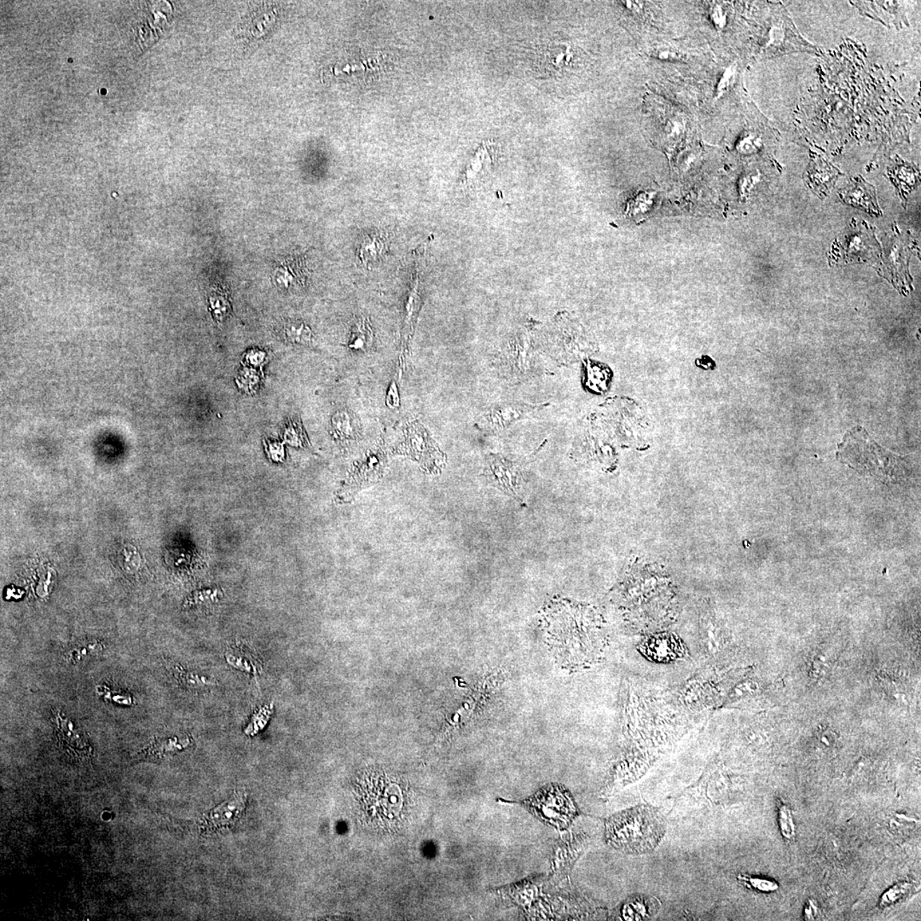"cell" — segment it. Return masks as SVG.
Masks as SVG:
<instances>
[{
  "instance_id": "obj_21",
  "label": "cell",
  "mask_w": 921,
  "mask_h": 921,
  "mask_svg": "<svg viewBox=\"0 0 921 921\" xmlns=\"http://www.w3.org/2000/svg\"><path fill=\"white\" fill-rule=\"evenodd\" d=\"M650 56L666 62H685L687 55L670 44H657L650 50Z\"/></svg>"
},
{
  "instance_id": "obj_9",
  "label": "cell",
  "mask_w": 921,
  "mask_h": 921,
  "mask_svg": "<svg viewBox=\"0 0 921 921\" xmlns=\"http://www.w3.org/2000/svg\"><path fill=\"white\" fill-rule=\"evenodd\" d=\"M385 464L386 457L382 450L379 449L375 452L369 453L365 459L354 466L353 472L347 481L349 492L353 491L354 494L363 486L372 483L381 478Z\"/></svg>"
},
{
  "instance_id": "obj_34",
  "label": "cell",
  "mask_w": 921,
  "mask_h": 921,
  "mask_svg": "<svg viewBox=\"0 0 921 921\" xmlns=\"http://www.w3.org/2000/svg\"><path fill=\"white\" fill-rule=\"evenodd\" d=\"M395 391H396V386H395V387H394V385H393L392 386H391V389H390L389 393V401H389V402H387V404H389L390 406H392V405H393V406H395V405H396V403H397V404H398V402H397V401H395V398H396L397 401H398V396H397V394H395Z\"/></svg>"
},
{
  "instance_id": "obj_30",
  "label": "cell",
  "mask_w": 921,
  "mask_h": 921,
  "mask_svg": "<svg viewBox=\"0 0 921 921\" xmlns=\"http://www.w3.org/2000/svg\"><path fill=\"white\" fill-rule=\"evenodd\" d=\"M779 817H780V827L782 835L786 839H793L795 835V826L793 823L792 813L788 806L781 805L779 809Z\"/></svg>"
},
{
  "instance_id": "obj_5",
  "label": "cell",
  "mask_w": 921,
  "mask_h": 921,
  "mask_svg": "<svg viewBox=\"0 0 921 921\" xmlns=\"http://www.w3.org/2000/svg\"><path fill=\"white\" fill-rule=\"evenodd\" d=\"M397 452L413 457L429 473H438L444 467V454L431 440L424 426L417 422L406 426L405 441L399 446Z\"/></svg>"
},
{
  "instance_id": "obj_25",
  "label": "cell",
  "mask_w": 921,
  "mask_h": 921,
  "mask_svg": "<svg viewBox=\"0 0 921 921\" xmlns=\"http://www.w3.org/2000/svg\"><path fill=\"white\" fill-rule=\"evenodd\" d=\"M286 335L290 342L307 345L312 342V333L303 323H290L286 328Z\"/></svg>"
},
{
  "instance_id": "obj_1",
  "label": "cell",
  "mask_w": 921,
  "mask_h": 921,
  "mask_svg": "<svg viewBox=\"0 0 921 921\" xmlns=\"http://www.w3.org/2000/svg\"><path fill=\"white\" fill-rule=\"evenodd\" d=\"M545 639L553 656L567 670L598 661L605 645L602 620L591 608L560 600L545 608Z\"/></svg>"
},
{
  "instance_id": "obj_14",
  "label": "cell",
  "mask_w": 921,
  "mask_h": 921,
  "mask_svg": "<svg viewBox=\"0 0 921 921\" xmlns=\"http://www.w3.org/2000/svg\"><path fill=\"white\" fill-rule=\"evenodd\" d=\"M332 429L340 441H354L361 436V428L357 417L344 410L338 411L332 418Z\"/></svg>"
},
{
  "instance_id": "obj_6",
  "label": "cell",
  "mask_w": 921,
  "mask_h": 921,
  "mask_svg": "<svg viewBox=\"0 0 921 921\" xmlns=\"http://www.w3.org/2000/svg\"><path fill=\"white\" fill-rule=\"evenodd\" d=\"M246 806V794L243 792L236 793L203 817L201 822V829L208 833L231 828L243 816Z\"/></svg>"
},
{
  "instance_id": "obj_32",
  "label": "cell",
  "mask_w": 921,
  "mask_h": 921,
  "mask_svg": "<svg viewBox=\"0 0 921 921\" xmlns=\"http://www.w3.org/2000/svg\"><path fill=\"white\" fill-rule=\"evenodd\" d=\"M219 592L217 590H208L195 593L191 600L193 604L210 603L215 602L218 598Z\"/></svg>"
},
{
  "instance_id": "obj_33",
  "label": "cell",
  "mask_w": 921,
  "mask_h": 921,
  "mask_svg": "<svg viewBox=\"0 0 921 921\" xmlns=\"http://www.w3.org/2000/svg\"><path fill=\"white\" fill-rule=\"evenodd\" d=\"M628 9L636 14L641 13L644 9V2L643 1H624L622 2Z\"/></svg>"
},
{
  "instance_id": "obj_18",
  "label": "cell",
  "mask_w": 921,
  "mask_h": 921,
  "mask_svg": "<svg viewBox=\"0 0 921 921\" xmlns=\"http://www.w3.org/2000/svg\"><path fill=\"white\" fill-rule=\"evenodd\" d=\"M227 659L230 665L246 673L257 675L260 671V665L255 656L250 651L245 650L243 646L236 647L232 648L231 651H228Z\"/></svg>"
},
{
  "instance_id": "obj_35",
  "label": "cell",
  "mask_w": 921,
  "mask_h": 921,
  "mask_svg": "<svg viewBox=\"0 0 921 921\" xmlns=\"http://www.w3.org/2000/svg\"><path fill=\"white\" fill-rule=\"evenodd\" d=\"M814 909H816V908L815 906H813V905L812 904L809 905V909H806L805 914L806 916L809 917L808 918L809 920H812V917H813L812 913H814V914H816V912H813Z\"/></svg>"
},
{
  "instance_id": "obj_28",
  "label": "cell",
  "mask_w": 921,
  "mask_h": 921,
  "mask_svg": "<svg viewBox=\"0 0 921 921\" xmlns=\"http://www.w3.org/2000/svg\"><path fill=\"white\" fill-rule=\"evenodd\" d=\"M710 19L718 30H723L728 23L729 14L725 6L721 2L711 3L709 11Z\"/></svg>"
},
{
  "instance_id": "obj_22",
  "label": "cell",
  "mask_w": 921,
  "mask_h": 921,
  "mask_svg": "<svg viewBox=\"0 0 921 921\" xmlns=\"http://www.w3.org/2000/svg\"><path fill=\"white\" fill-rule=\"evenodd\" d=\"M737 78V65H731L723 71L719 81L718 82L716 93H715V100H719L725 96L732 89Z\"/></svg>"
},
{
  "instance_id": "obj_8",
  "label": "cell",
  "mask_w": 921,
  "mask_h": 921,
  "mask_svg": "<svg viewBox=\"0 0 921 921\" xmlns=\"http://www.w3.org/2000/svg\"><path fill=\"white\" fill-rule=\"evenodd\" d=\"M642 654L651 661L669 663L681 659L685 654V648L677 636L662 633L647 638L640 647Z\"/></svg>"
},
{
  "instance_id": "obj_15",
  "label": "cell",
  "mask_w": 921,
  "mask_h": 921,
  "mask_svg": "<svg viewBox=\"0 0 921 921\" xmlns=\"http://www.w3.org/2000/svg\"><path fill=\"white\" fill-rule=\"evenodd\" d=\"M375 335L372 326L366 318L356 319L351 328L349 349L368 353L373 349Z\"/></svg>"
},
{
  "instance_id": "obj_4",
  "label": "cell",
  "mask_w": 921,
  "mask_h": 921,
  "mask_svg": "<svg viewBox=\"0 0 921 921\" xmlns=\"http://www.w3.org/2000/svg\"><path fill=\"white\" fill-rule=\"evenodd\" d=\"M533 815L553 827L563 828L577 815V808L570 793L563 786L549 785L525 802Z\"/></svg>"
},
{
  "instance_id": "obj_10",
  "label": "cell",
  "mask_w": 921,
  "mask_h": 921,
  "mask_svg": "<svg viewBox=\"0 0 921 921\" xmlns=\"http://www.w3.org/2000/svg\"><path fill=\"white\" fill-rule=\"evenodd\" d=\"M488 472L490 480L508 495L518 497L520 492V472L515 465L499 457H490Z\"/></svg>"
},
{
  "instance_id": "obj_11",
  "label": "cell",
  "mask_w": 921,
  "mask_h": 921,
  "mask_svg": "<svg viewBox=\"0 0 921 921\" xmlns=\"http://www.w3.org/2000/svg\"><path fill=\"white\" fill-rule=\"evenodd\" d=\"M765 49L774 50V53H784L786 51L788 53L790 44L794 50H803L804 46L807 48V43L798 36L796 29H794L792 22L789 18H784L781 23H777L769 27L768 34L766 35ZM793 51V50H792Z\"/></svg>"
},
{
  "instance_id": "obj_13",
  "label": "cell",
  "mask_w": 921,
  "mask_h": 921,
  "mask_svg": "<svg viewBox=\"0 0 921 921\" xmlns=\"http://www.w3.org/2000/svg\"><path fill=\"white\" fill-rule=\"evenodd\" d=\"M420 288V278H419V271L417 270V271H415L405 307L402 345L404 349L409 345V341L413 334L415 324H416L418 312L420 311L422 305Z\"/></svg>"
},
{
  "instance_id": "obj_19",
  "label": "cell",
  "mask_w": 921,
  "mask_h": 921,
  "mask_svg": "<svg viewBox=\"0 0 921 921\" xmlns=\"http://www.w3.org/2000/svg\"><path fill=\"white\" fill-rule=\"evenodd\" d=\"M655 910L656 905H650V899L638 897L626 905V920H643L654 914Z\"/></svg>"
},
{
  "instance_id": "obj_24",
  "label": "cell",
  "mask_w": 921,
  "mask_h": 921,
  "mask_svg": "<svg viewBox=\"0 0 921 921\" xmlns=\"http://www.w3.org/2000/svg\"><path fill=\"white\" fill-rule=\"evenodd\" d=\"M177 671V680H179V682L181 683L182 685L184 686L185 687H187V689H191V690L203 689L204 687H208L215 685V683L211 682L210 680H208L204 677H200V675L191 673V671H185L184 669H182V668H180V669Z\"/></svg>"
},
{
  "instance_id": "obj_2",
  "label": "cell",
  "mask_w": 921,
  "mask_h": 921,
  "mask_svg": "<svg viewBox=\"0 0 921 921\" xmlns=\"http://www.w3.org/2000/svg\"><path fill=\"white\" fill-rule=\"evenodd\" d=\"M666 821L657 809L642 805L608 819V843L619 851L640 855L653 852L666 833Z\"/></svg>"
},
{
  "instance_id": "obj_23",
  "label": "cell",
  "mask_w": 921,
  "mask_h": 921,
  "mask_svg": "<svg viewBox=\"0 0 921 921\" xmlns=\"http://www.w3.org/2000/svg\"><path fill=\"white\" fill-rule=\"evenodd\" d=\"M272 713H274V706L272 705L264 706L263 708L256 711L255 714L251 719V722L248 723L247 728L245 729L244 732L248 735H250V737L259 733L260 730H262L264 728V726L267 725L268 721L270 720Z\"/></svg>"
},
{
  "instance_id": "obj_3",
  "label": "cell",
  "mask_w": 921,
  "mask_h": 921,
  "mask_svg": "<svg viewBox=\"0 0 921 921\" xmlns=\"http://www.w3.org/2000/svg\"><path fill=\"white\" fill-rule=\"evenodd\" d=\"M838 448V460L857 472L883 482L899 481L903 476V458L880 448L861 426L849 431Z\"/></svg>"
},
{
  "instance_id": "obj_12",
  "label": "cell",
  "mask_w": 921,
  "mask_h": 921,
  "mask_svg": "<svg viewBox=\"0 0 921 921\" xmlns=\"http://www.w3.org/2000/svg\"><path fill=\"white\" fill-rule=\"evenodd\" d=\"M389 252V240L380 231L368 233L363 237L358 248V258L363 266L375 267Z\"/></svg>"
},
{
  "instance_id": "obj_7",
  "label": "cell",
  "mask_w": 921,
  "mask_h": 921,
  "mask_svg": "<svg viewBox=\"0 0 921 921\" xmlns=\"http://www.w3.org/2000/svg\"><path fill=\"white\" fill-rule=\"evenodd\" d=\"M540 407L525 404L497 405L482 415L477 425L480 429L490 432H500L513 422L535 412Z\"/></svg>"
},
{
  "instance_id": "obj_31",
  "label": "cell",
  "mask_w": 921,
  "mask_h": 921,
  "mask_svg": "<svg viewBox=\"0 0 921 921\" xmlns=\"http://www.w3.org/2000/svg\"><path fill=\"white\" fill-rule=\"evenodd\" d=\"M752 887L757 890L762 892H772L777 890L778 885L772 880L758 879V878H748L745 879Z\"/></svg>"
},
{
  "instance_id": "obj_20",
  "label": "cell",
  "mask_w": 921,
  "mask_h": 921,
  "mask_svg": "<svg viewBox=\"0 0 921 921\" xmlns=\"http://www.w3.org/2000/svg\"><path fill=\"white\" fill-rule=\"evenodd\" d=\"M279 276H286L284 280V285L287 288L294 285H302L304 283V267L300 260H291L290 262L283 263L279 268Z\"/></svg>"
},
{
  "instance_id": "obj_26",
  "label": "cell",
  "mask_w": 921,
  "mask_h": 921,
  "mask_svg": "<svg viewBox=\"0 0 921 921\" xmlns=\"http://www.w3.org/2000/svg\"><path fill=\"white\" fill-rule=\"evenodd\" d=\"M912 885L907 882H901L894 885L891 889L884 893L881 896L880 906L882 908L890 906L896 902H899L901 899L906 896L909 891L911 890Z\"/></svg>"
},
{
  "instance_id": "obj_29",
  "label": "cell",
  "mask_w": 921,
  "mask_h": 921,
  "mask_svg": "<svg viewBox=\"0 0 921 921\" xmlns=\"http://www.w3.org/2000/svg\"><path fill=\"white\" fill-rule=\"evenodd\" d=\"M180 748V745L176 744V741H154L152 745H149L148 748H146L144 751L143 753L146 757L154 758L162 756V755L168 753V752H175L176 750Z\"/></svg>"
},
{
  "instance_id": "obj_16",
  "label": "cell",
  "mask_w": 921,
  "mask_h": 921,
  "mask_svg": "<svg viewBox=\"0 0 921 921\" xmlns=\"http://www.w3.org/2000/svg\"><path fill=\"white\" fill-rule=\"evenodd\" d=\"M105 645L98 641H83L74 643L66 652L65 657L73 666L81 665L100 657Z\"/></svg>"
},
{
  "instance_id": "obj_17",
  "label": "cell",
  "mask_w": 921,
  "mask_h": 921,
  "mask_svg": "<svg viewBox=\"0 0 921 921\" xmlns=\"http://www.w3.org/2000/svg\"><path fill=\"white\" fill-rule=\"evenodd\" d=\"M56 718L59 738H60L63 744L70 746V748H73L75 752H77V751L85 752V750L86 751L85 747L88 746L86 741H85L84 737H81L79 730L74 728L73 722H71L69 719L62 718L60 714H57Z\"/></svg>"
},
{
  "instance_id": "obj_27",
  "label": "cell",
  "mask_w": 921,
  "mask_h": 921,
  "mask_svg": "<svg viewBox=\"0 0 921 921\" xmlns=\"http://www.w3.org/2000/svg\"><path fill=\"white\" fill-rule=\"evenodd\" d=\"M762 145V140L760 133L753 131H747L743 133L741 140L737 144V149L741 153H753L760 150Z\"/></svg>"
}]
</instances>
